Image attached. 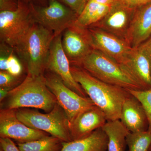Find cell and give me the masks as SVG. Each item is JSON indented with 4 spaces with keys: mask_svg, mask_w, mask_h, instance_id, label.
I'll use <instances>...</instances> for the list:
<instances>
[{
    "mask_svg": "<svg viewBox=\"0 0 151 151\" xmlns=\"http://www.w3.org/2000/svg\"><path fill=\"white\" fill-rule=\"evenodd\" d=\"M7 71L17 77H19L22 73V65L18 58L14 54L13 51L11 52L8 58Z\"/></svg>",
    "mask_w": 151,
    "mask_h": 151,
    "instance_id": "cb8c5ba5",
    "label": "cell"
},
{
    "mask_svg": "<svg viewBox=\"0 0 151 151\" xmlns=\"http://www.w3.org/2000/svg\"><path fill=\"white\" fill-rule=\"evenodd\" d=\"M77 66L99 80L128 90H145L124 65L93 49Z\"/></svg>",
    "mask_w": 151,
    "mask_h": 151,
    "instance_id": "3957f363",
    "label": "cell"
},
{
    "mask_svg": "<svg viewBox=\"0 0 151 151\" xmlns=\"http://www.w3.org/2000/svg\"><path fill=\"white\" fill-rule=\"evenodd\" d=\"M53 33L36 23L23 43L15 50L26 64L28 74L35 77L44 75Z\"/></svg>",
    "mask_w": 151,
    "mask_h": 151,
    "instance_id": "277c9868",
    "label": "cell"
},
{
    "mask_svg": "<svg viewBox=\"0 0 151 151\" xmlns=\"http://www.w3.org/2000/svg\"><path fill=\"white\" fill-rule=\"evenodd\" d=\"M63 141L53 136L24 143H17L21 151H60Z\"/></svg>",
    "mask_w": 151,
    "mask_h": 151,
    "instance_id": "44dd1931",
    "label": "cell"
},
{
    "mask_svg": "<svg viewBox=\"0 0 151 151\" xmlns=\"http://www.w3.org/2000/svg\"><path fill=\"white\" fill-rule=\"evenodd\" d=\"M139 47H140L147 55L151 63V35Z\"/></svg>",
    "mask_w": 151,
    "mask_h": 151,
    "instance_id": "f546056e",
    "label": "cell"
},
{
    "mask_svg": "<svg viewBox=\"0 0 151 151\" xmlns=\"http://www.w3.org/2000/svg\"><path fill=\"white\" fill-rule=\"evenodd\" d=\"M0 151H3L2 149L1 148V150H0Z\"/></svg>",
    "mask_w": 151,
    "mask_h": 151,
    "instance_id": "d590c367",
    "label": "cell"
},
{
    "mask_svg": "<svg viewBox=\"0 0 151 151\" xmlns=\"http://www.w3.org/2000/svg\"><path fill=\"white\" fill-rule=\"evenodd\" d=\"M36 23L29 4L19 0L17 10L0 12L1 42L15 50L23 43Z\"/></svg>",
    "mask_w": 151,
    "mask_h": 151,
    "instance_id": "8992f818",
    "label": "cell"
},
{
    "mask_svg": "<svg viewBox=\"0 0 151 151\" xmlns=\"http://www.w3.org/2000/svg\"><path fill=\"white\" fill-rule=\"evenodd\" d=\"M62 45L71 65H78L93 48L87 27L73 24L63 32Z\"/></svg>",
    "mask_w": 151,
    "mask_h": 151,
    "instance_id": "7c38bea8",
    "label": "cell"
},
{
    "mask_svg": "<svg viewBox=\"0 0 151 151\" xmlns=\"http://www.w3.org/2000/svg\"><path fill=\"white\" fill-rule=\"evenodd\" d=\"M95 1L105 4H113L115 0H95Z\"/></svg>",
    "mask_w": 151,
    "mask_h": 151,
    "instance_id": "1f68e13d",
    "label": "cell"
},
{
    "mask_svg": "<svg viewBox=\"0 0 151 151\" xmlns=\"http://www.w3.org/2000/svg\"><path fill=\"white\" fill-rule=\"evenodd\" d=\"M136 9L115 0L105 16L90 27L98 28L126 40Z\"/></svg>",
    "mask_w": 151,
    "mask_h": 151,
    "instance_id": "4fadbf2b",
    "label": "cell"
},
{
    "mask_svg": "<svg viewBox=\"0 0 151 151\" xmlns=\"http://www.w3.org/2000/svg\"><path fill=\"white\" fill-rule=\"evenodd\" d=\"M62 34L55 37L50 48L46 70L59 76L64 84L76 93L83 97H88L84 89L73 78L69 60L62 45Z\"/></svg>",
    "mask_w": 151,
    "mask_h": 151,
    "instance_id": "30bf717a",
    "label": "cell"
},
{
    "mask_svg": "<svg viewBox=\"0 0 151 151\" xmlns=\"http://www.w3.org/2000/svg\"><path fill=\"white\" fill-rule=\"evenodd\" d=\"M10 90L4 88H0V101L2 102L8 95L9 92Z\"/></svg>",
    "mask_w": 151,
    "mask_h": 151,
    "instance_id": "4dcf8cb0",
    "label": "cell"
},
{
    "mask_svg": "<svg viewBox=\"0 0 151 151\" xmlns=\"http://www.w3.org/2000/svg\"><path fill=\"white\" fill-rule=\"evenodd\" d=\"M0 145L3 151H21L10 138L1 137Z\"/></svg>",
    "mask_w": 151,
    "mask_h": 151,
    "instance_id": "83f0119b",
    "label": "cell"
},
{
    "mask_svg": "<svg viewBox=\"0 0 151 151\" xmlns=\"http://www.w3.org/2000/svg\"><path fill=\"white\" fill-rule=\"evenodd\" d=\"M148 151H151V145L150 146V148H149Z\"/></svg>",
    "mask_w": 151,
    "mask_h": 151,
    "instance_id": "e575fe53",
    "label": "cell"
},
{
    "mask_svg": "<svg viewBox=\"0 0 151 151\" xmlns=\"http://www.w3.org/2000/svg\"><path fill=\"white\" fill-rule=\"evenodd\" d=\"M112 4H105L95 0H88L84 10L74 24L84 27L91 26L105 16Z\"/></svg>",
    "mask_w": 151,
    "mask_h": 151,
    "instance_id": "ffe728a7",
    "label": "cell"
},
{
    "mask_svg": "<svg viewBox=\"0 0 151 151\" xmlns=\"http://www.w3.org/2000/svg\"><path fill=\"white\" fill-rule=\"evenodd\" d=\"M19 77L14 76L7 71H0V88L11 90L19 82Z\"/></svg>",
    "mask_w": 151,
    "mask_h": 151,
    "instance_id": "d4e9b609",
    "label": "cell"
},
{
    "mask_svg": "<svg viewBox=\"0 0 151 151\" xmlns=\"http://www.w3.org/2000/svg\"><path fill=\"white\" fill-rule=\"evenodd\" d=\"M127 151H148L151 145V128L145 132H129L127 137Z\"/></svg>",
    "mask_w": 151,
    "mask_h": 151,
    "instance_id": "7402d4cb",
    "label": "cell"
},
{
    "mask_svg": "<svg viewBox=\"0 0 151 151\" xmlns=\"http://www.w3.org/2000/svg\"><path fill=\"white\" fill-rule=\"evenodd\" d=\"M6 98L3 109L33 108L47 113L57 103L47 86L44 74L35 77L27 74L20 84L9 91Z\"/></svg>",
    "mask_w": 151,
    "mask_h": 151,
    "instance_id": "7a4b0ae2",
    "label": "cell"
},
{
    "mask_svg": "<svg viewBox=\"0 0 151 151\" xmlns=\"http://www.w3.org/2000/svg\"><path fill=\"white\" fill-rule=\"evenodd\" d=\"M102 129L108 137L107 151H126L127 137L130 132L120 120L107 121Z\"/></svg>",
    "mask_w": 151,
    "mask_h": 151,
    "instance_id": "d6986e66",
    "label": "cell"
},
{
    "mask_svg": "<svg viewBox=\"0 0 151 151\" xmlns=\"http://www.w3.org/2000/svg\"><path fill=\"white\" fill-rule=\"evenodd\" d=\"M126 67L144 90L151 89V63L140 47L133 49Z\"/></svg>",
    "mask_w": 151,
    "mask_h": 151,
    "instance_id": "e0dca14e",
    "label": "cell"
},
{
    "mask_svg": "<svg viewBox=\"0 0 151 151\" xmlns=\"http://www.w3.org/2000/svg\"><path fill=\"white\" fill-rule=\"evenodd\" d=\"M73 78L94 105L105 113L107 121L120 120L122 105L129 90L99 80L80 66L70 65Z\"/></svg>",
    "mask_w": 151,
    "mask_h": 151,
    "instance_id": "6da1fadb",
    "label": "cell"
},
{
    "mask_svg": "<svg viewBox=\"0 0 151 151\" xmlns=\"http://www.w3.org/2000/svg\"><path fill=\"white\" fill-rule=\"evenodd\" d=\"M50 135L46 132L30 128L18 119L16 109H3L0 111V137L24 143Z\"/></svg>",
    "mask_w": 151,
    "mask_h": 151,
    "instance_id": "8fae6325",
    "label": "cell"
},
{
    "mask_svg": "<svg viewBox=\"0 0 151 151\" xmlns=\"http://www.w3.org/2000/svg\"><path fill=\"white\" fill-rule=\"evenodd\" d=\"M143 105L148 119L149 127L151 128V89L145 90H129Z\"/></svg>",
    "mask_w": 151,
    "mask_h": 151,
    "instance_id": "603a6c76",
    "label": "cell"
},
{
    "mask_svg": "<svg viewBox=\"0 0 151 151\" xmlns=\"http://www.w3.org/2000/svg\"><path fill=\"white\" fill-rule=\"evenodd\" d=\"M44 76L47 86L65 111L69 124L79 113L95 105L89 97H82L68 88L55 73L48 71Z\"/></svg>",
    "mask_w": 151,
    "mask_h": 151,
    "instance_id": "ba28073f",
    "label": "cell"
},
{
    "mask_svg": "<svg viewBox=\"0 0 151 151\" xmlns=\"http://www.w3.org/2000/svg\"><path fill=\"white\" fill-rule=\"evenodd\" d=\"M91 45L125 66L133 49L127 41L98 28L87 27Z\"/></svg>",
    "mask_w": 151,
    "mask_h": 151,
    "instance_id": "9c48e42d",
    "label": "cell"
},
{
    "mask_svg": "<svg viewBox=\"0 0 151 151\" xmlns=\"http://www.w3.org/2000/svg\"><path fill=\"white\" fill-rule=\"evenodd\" d=\"M151 35V2L136 9L126 40L133 49L137 48Z\"/></svg>",
    "mask_w": 151,
    "mask_h": 151,
    "instance_id": "2e32d148",
    "label": "cell"
},
{
    "mask_svg": "<svg viewBox=\"0 0 151 151\" xmlns=\"http://www.w3.org/2000/svg\"><path fill=\"white\" fill-rule=\"evenodd\" d=\"M120 121L132 133L145 132L149 129L148 119L143 105L130 93L122 105Z\"/></svg>",
    "mask_w": 151,
    "mask_h": 151,
    "instance_id": "9a60e30c",
    "label": "cell"
},
{
    "mask_svg": "<svg viewBox=\"0 0 151 151\" xmlns=\"http://www.w3.org/2000/svg\"><path fill=\"white\" fill-rule=\"evenodd\" d=\"M107 121L105 113L96 105L87 108L69 124L72 141L86 137L95 130L103 127Z\"/></svg>",
    "mask_w": 151,
    "mask_h": 151,
    "instance_id": "5bb4252c",
    "label": "cell"
},
{
    "mask_svg": "<svg viewBox=\"0 0 151 151\" xmlns=\"http://www.w3.org/2000/svg\"><path fill=\"white\" fill-rule=\"evenodd\" d=\"M123 4L132 8H137L151 2V0H117Z\"/></svg>",
    "mask_w": 151,
    "mask_h": 151,
    "instance_id": "f1b7e54d",
    "label": "cell"
},
{
    "mask_svg": "<svg viewBox=\"0 0 151 151\" xmlns=\"http://www.w3.org/2000/svg\"><path fill=\"white\" fill-rule=\"evenodd\" d=\"M16 113L18 119L30 128L46 132L64 142L72 141L67 116L58 102L46 114L27 108L16 109Z\"/></svg>",
    "mask_w": 151,
    "mask_h": 151,
    "instance_id": "5b68a950",
    "label": "cell"
},
{
    "mask_svg": "<svg viewBox=\"0 0 151 151\" xmlns=\"http://www.w3.org/2000/svg\"><path fill=\"white\" fill-rule=\"evenodd\" d=\"M79 16L86 6L88 0H60Z\"/></svg>",
    "mask_w": 151,
    "mask_h": 151,
    "instance_id": "484cf974",
    "label": "cell"
},
{
    "mask_svg": "<svg viewBox=\"0 0 151 151\" xmlns=\"http://www.w3.org/2000/svg\"><path fill=\"white\" fill-rule=\"evenodd\" d=\"M36 22L53 33L55 37L62 34L75 23L78 16L58 0H49L48 5L38 6L29 4Z\"/></svg>",
    "mask_w": 151,
    "mask_h": 151,
    "instance_id": "52a82bcc",
    "label": "cell"
},
{
    "mask_svg": "<svg viewBox=\"0 0 151 151\" xmlns=\"http://www.w3.org/2000/svg\"><path fill=\"white\" fill-rule=\"evenodd\" d=\"M37 1L38 2H40L41 3V4H42V2H44V1H46V0H32V3H33V1Z\"/></svg>",
    "mask_w": 151,
    "mask_h": 151,
    "instance_id": "836d02e7",
    "label": "cell"
},
{
    "mask_svg": "<svg viewBox=\"0 0 151 151\" xmlns=\"http://www.w3.org/2000/svg\"><path fill=\"white\" fill-rule=\"evenodd\" d=\"M19 0H0V12L17 10L18 8Z\"/></svg>",
    "mask_w": 151,
    "mask_h": 151,
    "instance_id": "4316f807",
    "label": "cell"
},
{
    "mask_svg": "<svg viewBox=\"0 0 151 151\" xmlns=\"http://www.w3.org/2000/svg\"><path fill=\"white\" fill-rule=\"evenodd\" d=\"M108 143V137L102 127L86 137L63 142L60 151H107Z\"/></svg>",
    "mask_w": 151,
    "mask_h": 151,
    "instance_id": "ac0fdd59",
    "label": "cell"
},
{
    "mask_svg": "<svg viewBox=\"0 0 151 151\" xmlns=\"http://www.w3.org/2000/svg\"><path fill=\"white\" fill-rule=\"evenodd\" d=\"M22 1L26 4H29L30 3L32 2V0H22Z\"/></svg>",
    "mask_w": 151,
    "mask_h": 151,
    "instance_id": "d6a6232c",
    "label": "cell"
}]
</instances>
